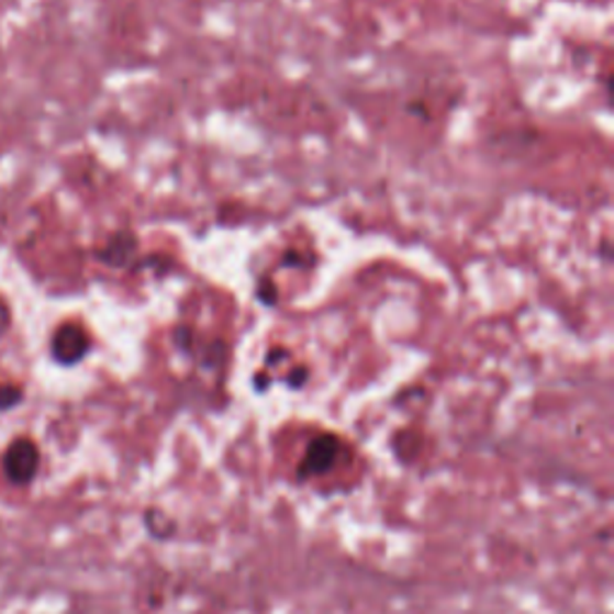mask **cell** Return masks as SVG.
<instances>
[{
    "instance_id": "7a4b0ae2",
    "label": "cell",
    "mask_w": 614,
    "mask_h": 614,
    "mask_svg": "<svg viewBox=\"0 0 614 614\" xmlns=\"http://www.w3.org/2000/svg\"><path fill=\"white\" fill-rule=\"evenodd\" d=\"M48 353L60 368H75L91 353V336L80 322H63L51 334Z\"/></svg>"
},
{
    "instance_id": "ba28073f",
    "label": "cell",
    "mask_w": 614,
    "mask_h": 614,
    "mask_svg": "<svg viewBox=\"0 0 614 614\" xmlns=\"http://www.w3.org/2000/svg\"><path fill=\"white\" fill-rule=\"evenodd\" d=\"M308 377H310L308 368H303V365H298V368H293L289 372V377H286V384H289L291 389H303L308 384Z\"/></svg>"
},
{
    "instance_id": "52a82bcc",
    "label": "cell",
    "mask_w": 614,
    "mask_h": 614,
    "mask_svg": "<svg viewBox=\"0 0 614 614\" xmlns=\"http://www.w3.org/2000/svg\"><path fill=\"white\" fill-rule=\"evenodd\" d=\"M257 298H259V303L263 305H277V298H279V291H277V286H273L271 279H263L257 286Z\"/></svg>"
},
{
    "instance_id": "6da1fadb",
    "label": "cell",
    "mask_w": 614,
    "mask_h": 614,
    "mask_svg": "<svg viewBox=\"0 0 614 614\" xmlns=\"http://www.w3.org/2000/svg\"><path fill=\"white\" fill-rule=\"evenodd\" d=\"M0 468L12 488H30L42 468V451L32 437H15L5 447Z\"/></svg>"
},
{
    "instance_id": "9c48e42d",
    "label": "cell",
    "mask_w": 614,
    "mask_h": 614,
    "mask_svg": "<svg viewBox=\"0 0 614 614\" xmlns=\"http://www.w3.org/2000/svg\"><path fill=\"white\" fill-rule=\"evenodd\" d=\"M12 326V310L8 305V300L0 298V338H3Z\"/></svg>"
},
{
    "instance_id": "8992f818",
    "label": "cell",
    "mask_w": 614,
    "mask_h": 614,
    "mask_svg": "<svg viewBox=\"0 0 614 614\" xmlns=\"http://www.w3.org/2000/svg\"><path fill=\"white\" fill-rule=\"evenodd\" d=\"M24 403V389L20 384L3 382L0 384V413L15 411Z\"/></svg>"
},
{
    "instance_id": "3957f363",
    "label": "cell",
    "mask_w": 614,
    "mask_h": 614,
    "mask_svg": "<svg viewBox=\"0 0 614 614\" xmlns=\"http://www.w3.org/2000/svg\"><path fill=\"white\" fill-rule=\"evenodd\" d=\"M344 454V439L334 433H320L308 442L298 466V480H312L334 470Z\"/></svg>"
},
{
    "instance_id": "277c9868",
    "label": "cell",
    "mask_w": 614,
    "mask_h": 614,
    "mask_svg": "<svg viewBox=\"0 0 614 614\" xmlns=\"http://www.w3.org/2000/svg\"><path fill=\"white\" fill-rule=\"evenodd\" d=\"M97 263L107 265L111 269H127L133 267L137 257V235L130 231H118L109 235V241L97 247Z\"/></svg>"
},
{
    "instance_id": "5b68a950",
    "label": "cell",
    "mask_w": 614,
    "mask_h": 614,
    "mask_svg": "<svg viewBox=\"0 0 614 614\" xmlns=\"http://www.w3.org/2000/svg\"><path fill=\"white\" fill-rule=\"evenodd\" d=\"M145 528L154 540H171L176 533V521L164 514L161 509H147L145 512Z\"/></svg>"
}]
</instances>
